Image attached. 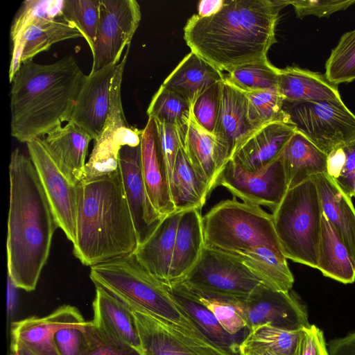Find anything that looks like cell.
<instances>
[{"label": "cell", "instance_id": "1", "mask_svg": "<svg viewBox=\"0 0 355 355\" xmlns=\"http://www.w3.org/2000/svg\"><path fill=\"white\" fill-rule=\"evenodd\" d=\"M288 0H224L209 17L192 15L184 27L191 51L222 72L267 59L276 42L279 12Z\"/></svg>", "mask_w": 355, "mask_h": 355}, {"label": "cell", "instance_id": "2", "mask_svg": "<svg viewBox=\"0 0 355 355\" xmlns=\"http://www.w3.org/2000/svg\"><path fill=\"white\" fill-rule=\"evenodd\" d=\"M8 169V277L16 288L32 291L58 225L30 156L15 149Z\"/></svg>", "mask_w": 355, "mask_h": 355}, {"label": "cell", "instance_id": "3", "mask_svg": "<svg viewBox=\"0 0 355 355\" xmlns=\"http://www.w3.org/2000/svg\"><path fill=\"white\" fill-rule=\"evenodd\" d=\"M87 76L71 55L49 64L22 63L10 82L11 135L27 143L69 122Z\"/></svg>", "mask_w": 355, "mask_h": 355}, {"label": "cell", "instance_id": "4", "mask_svg": "<svg viewBox=\"0 0 355 355\" xmlns=\"http://www.w3.org/2000/svg\"><path fill=\"white\" fill-rule=\"evenodd\" d=\"M73 254L87 266L135 253L137 236L117 170L78 184Z\"/></svg>", "mask_w": 355, "mask_h": 355}, {"label": "cell", "instance_id": "5", "mask_svg": "<svg viewBox=\"0 0 355 355\" xmlns=\"http://www.w3.org/2000/svg\"><path fill=\"white\" fill-rule=\"evenodd\" d=\"M89 277L95 286L107 291L132 311L150 315L210 342L175 301L168 286L150 275L134 253L91 266Z\"/></svg>", "mask_w": 355, "mask_h": 355}, {"label": "cell", "instance_id": "6", "mask_svg": "<svg viewBox=\"0 0 355 355\" xmlns=\"http://www.w3.org/2000/svg\"><path fill=\"white\" fill-rule=\"evenodd\" d=\"M272 212L285 257L317 269L323 211L314 180L289 189Z\"/></svg>", "mask_w": 355, "mask_h": 355}, {"label": "cell", "instance_id": "7", "mask_svg": "<svg viewBox=\"0 0 355 355\" xmlns=\"http://www.w3.org/2000/svg\"><path fill=\"white\" fill-rule=\"evenodd\" d=\"M202 224L206 248L234 254L259 246L282 252L272 214L234 197L214 205Z\"/></svg>", "mask_w": 355, "mask_h": 355}, {"label": "cell", "instance_id": "8", "mask_svg": "<svg viewBox=\"0 0 355 355\" xmlns=\"http://www.w3.org/2000/svg\"><path fill=\"white\" fill-rule=\"evenodd\" d=\"M62 3L63 0H26L22 3L10 28V82L22 63L48 51L55 43L83 37L63 17Z\"/></svg>", "mask_w": 355, "mask_h": 355}, {"label": "cell", "instance_id": "9", "mask_svg": "<svg viewBox=\"0 0 355 355\" xmlns=\"http://www.w3.org/2000/svg\"><path fill=\"white\" fill-rule=\"evenodd\" d=\"M285 123L328 155L355 139V114L342 100L290 102L282 107Z\"/></svg>", "mask_w": 355, "mask_h": 355}, {"label": "cell", "instance_id": "10", "mask_svg": "<svg viewBox=\"0 0 355 355\" xmlns=\"http://www.w3.org/2000/svg\"><path fill=\"white\" fill-rule=\"evenodd\" d=\"M176 284L241 301L263 284L237 255L206 247L193 268Z\"/></svg>", "mask_w": 355, "mask_h": 355}, {"label": "cell", "instance_id": "11", "mask_svg": "<svg viewBox=\"0 0 355 355\" xmlns=\"http://www.w3.org/2000/svg\"><path fill=\"white\" fill-rule=\"evenodd\" d=\"M129 47L116 66L110 87L109 114L99 138L95 141L83 179L91 178L118 169V155L125 145L138 146L141 130L131 128L125 118L121 96L122 77ZM82 179V180H83Z\"/></svg>", "mask_w": 355, "mask_h": 355}, {"label": "cell", "instance_id": "12", "mask_svg": "<svg viewBox=\"0 0 355 355\" xmlns=\"http://www.w3.org/2000/svg\"><path fill=\"white\" fill-rule=\"evenodd\" d=\"M141 17L135 0H100L99 20L91 72L116 65L125 46H130Z\"/></svg>", "mask_w": 355, "mask_h": 355}, {"label": "cell", "instance_id": "13", "mask_svg": "<svg viewBox=\"0 0 355 355\" xmlns=\"http://www.w3.org/2000/svg\"><path fill=\"white\" fill-rule=\"evenodd\" d=\"M29 156L35 166L58 227L73 243L78 204V184L62 173L42 138L26 143Z\"/></svg>", "mask_w": 355, "mask_h": 355}, {"label": "cell", "instance_id": "14", "mask_svg": "<svg viewBox=\"0 0 355 355\" xmlns=\"http://www.w3.org/2000/svg\"><path fill=\"white\" fill-rule=\"evenodd\" d=\"M218 185L243 202L266 206L273 211L288 190L281 157L257 171L243 169L231 159L220 173Z\"/></svg>", "mask_w": 355, "mask_h": 355}, {"label": "cell", "instance_id": "15", "mask_svg": "<svg viewBox=\"0 0 355 355\" xmlns=\"http://www.w3.org/2000/svg\"><path fill=\"white\" fill-rule=\"evenodd\" d=\"M248 331L263 324L299 331L310 325L305 306L289 291L270 289L261 284L245 301L235 300Z\"/></svg>", "mask_w": 355, "mask_h": 355}, {"label": "cell", "instance_id": "16", "mask_svg": "<svg viewBox=\"0 0 355 355\" xmlns=\"http://www.w3.org/2000/svg\"><path fill=\"white\" fill-rule=\"evenodd\" d=\"M132 312L142 355H230L181 328L144 313Z\"/></svg>", "mask_w": 355, "mask_h": 355}, {"label": "cell", "instance_id": "17", "mask_svg": "<svg viewBox=\"0 0 355 355\" xmlns=\"http://www.w3.org/2000/svg\"><path fill=\"white\" fill-rule=\"evenodd\" d=\"M118 166L139 245L150 237L164 218L147 193L141 171L140 144L123 146L119 152Z\"/></svg>", "mask_w": 355, "mask_h": 355}, {"label": "cell", "instance_id": "18", "mask_svg": "<svg viewBox=\"0 0 355 355\" xmlns=\"http://www.w3.org/2000/svg\"><path fill=\"white\" fill-rule=\"evenodd\" d=\"M255 131L248 120L245 93L224 80L219 113L214 132L219 173Z\"/></svg>", "mask_w": 355, "mask_h": 355}, {"label": "cell", "instance_id": "19", "mask_svg": "<svg viewBox=\"0 0 355 355\" xmlns=\"http://www.w3.org/2000/svg\"><path fill=\"white\" fill-rule=\"evenodd\" d=\"M116 65L90 72L73 107L70 121L85 130L94 141L99 138L109 114L111 83Z\"/></svg>", "mask_w": 355, "mask_h": 355}, {"label": "cell", "instance_id": "20", "mask_svg": "<svg viewBox=\"0 0 355 355\" xmlns=\"http://www.w3.org/2000/svg\"><path fill=\"white\" fill-rule=\"evenodd\" d=\"M141 171L148 197L155 209L164 218L175 213L169 178L157 137L154 119L148 117L141 133Z\"/></svg>", "mask_w": 355, "mask_h": 355}, {"label": "cell", "instance_id": "21", "mask_svg": "<svg viewBox=\"0 0 355 355\" xmlns=\"http://www.w3.org/2000/svg\"><path fill=\"white\" fill-rule=\"evenodd\" d=\"M84 322L75 306L63 305L46 316H32L13 322L10 330L12 340L23 343L37 355H58L53 342L55 333L63 327Z\"/></svg>", "mask_w": 355, "mask_h": 355}, {"label": "cell", "instance_id": "22", "mask_svg": "<svg viewBox=\"0 0 355 355\" xmlns=\"http://www.w3.org/2000/svg\"><path fill=\"white\" fill-rule=\"evenodd\" d=\"M295 132L293 125L284 121L269 123L256 130L232 159L246 171L261 170L279 157Z\"/></svg>", "mask_w": 355, "mask_h": 355}, {"label": "cell", "instance_id": "23", "mask_svg": "<svg viewBox=\"0 0 355 355\" xmlns=\"http://www.w3.org/2000/svg\"><path fill=\"white\" fill-rule=\"evenodd\" d=\"M44 143L67 178L76 184L83 178L85 159L92 137L69 121L43 137Z\"/></svg>", "mask_w": 355, "mask_h": 355}, {"label": "cell", "instance_id": "24", "mask_svg": "<svg viewBox=\"0 0 355 355\" xmlns=\"http://www.w3.org/2000/svg\"><path fill=\"white\" fill-rule=\"evenodd\" d=\"M182 214L175 212L164 217L150 237L138 245L134 253L139 263L150 275L167 286Z\"/></svg>", "mask_w": 355, "mask_h": 355}, {"label": "cell", "instance_id": "25", "mask_svg": "<svg viewBox=\"0 0 355 355\" xmlns=\"http://www.w3.org/2000/svg\"><path fill=\"white\" fill-rule=\"evenodd\" d=\"M200 210L183 211L180 218L169 272V285L180 282L199 260L205 241Z\"/></svg>", "mask_w": 355, "mask_h": 355}, {"label": "cell", "instance_id": "26", "mask_svg": "<svg viewBox=\"0 0 355 355\" xmlns=\"http://www.w3.org/2000/svg\"><path fill=\"white\" fill-rule=\"evenodd\" d=\"M314 180L324 215L333 225L355 260V207L352 198L327 174Z\"/></svg>", "mask_w": 355, "mask_h": 355}, {"label": "cell", "instance_id": "27", "mask_svg": "<svg viewBox=\"0 0 355 355\" xmlns=\"http://www.w3.org/2000/svg\"><path fill=\"white\" fill-rule=\"evenodd\" d=\"M225 74L196 53L191 51L167 76L162 85L185 98L192 106L197 98Z\"/></svg>", "mask_w": 355, "mask_h": 355}, {"label": "cell", "instance_id": "28", "mask_svg": "<svg viewBox=\"0 0 355 355\" xmlns=\"http://www.w3.org/2000/svg\"><path fill=\"white\" fill-rule=\"evenodd\" d=\"M278 89L284 101L290 102L342 100L338 85L324 73L295 66L279 69Z\"/></svg>", "mask_w": 355, "mask_h": 355}, {"label": "cell", "instance_id": "29", "mask_svg": "<svg viewBox=\"0 0 355 355\" xmlns=\"http://www.w3.org/2000/svg\"><path fill=\"white\" fill-rule=\"evenodd\" d=\"M280 157L288 189L327 173V155L296 130Z\"/></svg>", "mask_w": 355, "mask_h": 355}, {"label": "cell", "instance_id": "30", "mask_svg": "<svg viewBox=\"0 0 355 355\" xmlns=\"http://www.w3.org/2000/svg\"><path fill=\"white\" fill-rule=\"evenodd\" d=\"M92 322L113 337L141 349L133 312L103 288L96 286Z\"/></svg>", "mask_w": 355, "mask_h": 355}, {"label": "cell", "instance_id": "31", "mask_svg": "<svg viewBox=\"0 0 355 355\" xmlns=\"http://www.w3.org/2000/svg\"><path fill=\"white\" fill-rule=\"evenodd\" d=\"M178 129L182 148L197 175L211 192L218 186L220 175L216 159L214 135L202 129L192 114L189 123Z\"/></svg>", "mask_w": 355, "mask_h": 355}, {"label": "cell", "instance_id": "32", "mask_svg": "<svg viewBox=\"0 0 355 355\" xmlns=\"http://www.w3.org/2000/svg\"><path fill=\"white\" fill-rule=\"evenodd\" d=\"M236 255L266 287L279 291L291 290L294 277L282 252L268 246H259Z\"/></svg>", "mask_w": 355, "mask_h": 355}, {"label": "cell", "instance_id": "33", "mask_svg": "<svg viewBox=\"0 0 355 355\" xmlns=\"http://www.w3.org/2000/svg\"><path fill=\"white\" fill-rule=\"evenodd\" d=\"M317 269L324 276L343 284L355 281V260L324 214Z\"/></svg>", "mask_w": 355, "mask_h": 355}, {"label": "cell", "instance_id": "34", "mask_svg": "<svg viewBox=\"0 0 355 355\" xmlns=\"http://www.w3.org/2000/svg\"><path fill=\"white\" fill-rule=\"evenodd\" d=\"M175 212L201 210L210 191L198 178L184 151L180 148L169 180Z\"/></svg>", "mask_w": 355, "mask_h": 355}, {"label": "cell", "instance_id": "35", "mask_svg": "<svg viewBox=\"0 0 355 355\" xmlns=\"http://www.w3.org/2000/svg\"><path fill=\"white\" fill-rule=\"evenodd\" d=\"M168 288L175 301L210 342L230 355H239L243 337L230 335L206 306L171 286Z\"/></svg>", "mask_w": 355, "mask_h": 355}, {"label": "cell", "instance_id": "36", "mask_svg": "<svg viewBox=\"0 0 355 355\" xmlns=\"http://www.w3.org/2000/svg\"><path fill=\"white\" fill-rule=\"evenodd\" d=\"M170 286L206 306L228 334L245 338L247 326L235 305V299L200 292L179 284Z\"/></svg>", "mask_w": 355, "mask_h": 355}, {"label": "cell", "instance_id": "37", "mask_svg": "<svg viewBox=\"0 0 355 355\" xmlns=\"http://www.w3.org/2000/svg\"><path fill=\"white\" fill-rule=\"evenodd\" d=\"M279 69L268 59L238 67L225 74V80L248 93L278 88Z\"/></svg>", "mask_w": 355, "mask_h": 355}, {"label": "cell", "instance_id": "38", "mask_svg": "<svg viewBox=\"0 0 355 355\" xmlns=\"http://www.w3.org/2000/svg\"><path fill=\"white\" fill-rule=\"evenodd\" d=\"M148 117L181 128L191 116V105L182 96L162 85L153 96L147 109Z\"/></svg>", "mask_w": 355, "mask_h": 355}, {"label": "cell", "instance_id": "39", "mask_svg": "<svg viewBox=\"0 0 355 355\" xmlns=\"http://www.w3.org/2000/svg\"><path fill=\"white\" fill-rule=\"evenodd\" d=\"M245 94L248 120L254 130L273 121L285 122L284 99L278 88Z\"/></svg>", "mask_w": 355, "mask_h": 355}, {"label": "cell", "instance_id": "40", "mask_svg": "<svg viewBox=\"0 0 355 355\" xmlns=\"http://www.w3.org/2000/svg\"><path fill=\"white\" fill-rule=\"evenodd\" d=\"M300 330L290 331L263 324L248 332L241 344L262 348L276 355H293Z\"/></svg>", "mask_w": 355, "mask_h": 355}, {"label": "cell", "instance_id": "41", "mask_svg": "<svg viewBox=\"0 0 355 355\" xmlns=\"http://www.w3.org/2000/svg\"><path fill=\"white\" fill-rule=\"evenodd\" d=\"M325 76L336 85L355 80V29L344 33L325 63Z\"/></svg>", "mask_w": 355, "mask_h": 355}, {"label": "cell", "instance_id": "42", "mask_svg": "<svg viewBox=\"0 0 355 355\" xmlns=\"http://www.w3.org/2000/svg\"><path fill=\"white\" fill-rule=\"evenodd\" d=\"M100 0H63V17L76 27L94 49L99 20Z\"/></svg>", "mask_w": 355, "mask_h": 355}, {"label": "cell", "instance_id": "43", "mask_svg": "<svg viewBox=\"0 0 355 355\" xmlns=\"http://www.w3.org/2000/svg\"><path fill=\"white\" fill-rule=\"evenodd\" d=\"M327 174L345 194L355 197V139L327 155Z\"/></svg>", "mask_w": 355, "mask_h": 355}, {"label": "cell", "instance_id": "44", "mask_svg": "<svg viewBox=\"0 0 355 355\" xmlns=\"http://www.w3.org/2000/svg\"><path fill=\"white\" fill-rule=\"evenodd\" d=\"M85 343L80 355H142L136 347L110 335L92 321L83 324Z\"/></svg>", "mask_w": 355, "mask_h": 355}, {"label": "cell", "instance_id": "45", "mask_svg": "<svg viewBox=\"0 0 355 355\" xmlns=\"http://www.w3.org/2000/svg\"><path fill=\"white\" fill-rule=\"evenodd\" d=\"M223 82L216 83L208 88L191 106V114L195 121L202 129L212 135L219 113Z\"/></svg>", "mask_w": 355, "mask_h": 355}, {"label": "cell", "instance_id": "46", "mask_svg": "<svg viewBox=\"0 0 355 355\" xmlns=\"http://www.w3.org/2000/svg\"><path fill=\"white\" fill-rule=\"evenodd\" d=\"M298 18L307 15L318 17H329L331 14L343 10L355 4V0H297L288 1Z\"/></svg>", "mask_w": 355, "mask_h": 355}, {"label": "cell", "instance_id": "47", "mask_svg": "<svg viewBox=\"0 0 355 355\" xmlns=\"http://www.w3.org/2000/svg\"><path fill=\"white\" fill-rule=\"evenodd\" d=\"M155 120V119H154ZM160 150L165 162L168 178L171 176L181 141L177 127L155 120Z\"/></svg>", "mask_w": 355, "mask_h": 355}, {"label": "cell", "instance_id": "48", "mask_svg": "<svg viewBox=\"0 0 355 355\" xmlns=\"http://www.w3.org/2000/svg\"><path fill=\"white\" fill-rule=\"evenodd\" d=\"M84 322L69 325L55 333L53 342L58 355L82 354L85 343L82 328Z\"/></svg>", "mask_w": 355, "mask_h": 355}, {"label": "cell", "instance_id": "49", "mask_svg": "<svg viewBox=\"0 0 355 355\" xmlns=\"http://www.w3.org/2000/svg\"><path fill=\"white\" fill-rule=\"evenodd\" d=\"M293 355H329L322 331L315 324L302 328Z\"/></svg>", "mask_w": 355, "mask_h": 355}, {"label": "cell", "instance_id": "50", "mask_svg": "<svg viewBox=\"0 0 355 355\" xmlns=\"http://www.w3.org/2000/svg\"><path fill=\"white\" fill-rule=\"evenodd\" d=\"M329 355H355V331L328 343Z\"/></svg>", "mask_w": 355, "mask_h": 355}, {"label": "cell", "instance_id": "51", "mask_svg": "<svg viewBox=\"0 0 355 355\" xmlns=\"http://www.w3.org/2000/svg\"><path fill=\"white\" fill-rule=\"evenodd\" d=\"M224 0H202L198 6V15L209 17L217 12L223 6Z\"/></svg>", "mask_w": 355, "mask_h": 355}, {"label": "cell", "instance_id": "52", "mask_svg": "<svg viewBox=\"0 0 355 355\" xmlns=\"http://www.w3.org/2000/svg\"><path fill=\"white\" fill-rule=\"evenodd\" d=\"M12 354L13 355H37L28 347L20 341L12 340Z\"/></svg>", "mask_w": 355, "mask_h": 355}, {"label": "cell", "instance_id": "53", "mask_svg": "<svg viewBox=\"0 0 355 355\" xmlns=\"http://www.w3.org/2000/svg\"><path fill=\"white\" fill-rule=\"evenodd\" d=\"M239 355H276L262 348L247 347L240 344Z\"/></svg>", "mask_w": 355, "mask_h": 355}, {"label": "cell", "instance_id": "54", "mask_svg": "<svg viewBox=\"0 0 355 355\" xmlns=\"http://www.w3.org/2000/svg\"><path fill=\"white\" fill-rule=\"evenodd\" d=\"M10 355H13V354H10Z\"/></svg>", "mask_w": 355, "mask_h": 355}]
</instances>
